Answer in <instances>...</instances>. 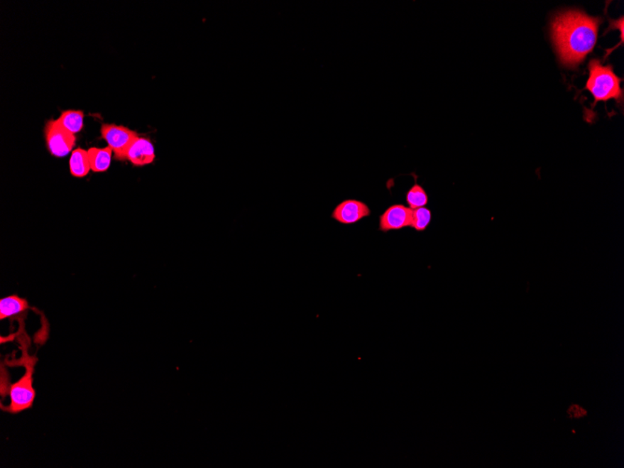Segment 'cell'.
Segmentation results:
<instances>
[{
  "instance_id": "6da1fadb",
  "label": "cell",
  "mask_w": 624,
  "mask_h": 468,
  "mask_svg": "<svg viewBox=\"0 0 624 468\" xmlns=\"http://www.w3.org/2000/svg\"><path fill=\"white\" fill-rule=\"evenodd\" d=\"M601 23V18L591 17L579 11H564L554 18L552 40L564 67H578L593 51Z\"/></svg>"
},
{
  "instance_id": "7a4b0ae2",
  "label": "cell",
  "mask_w": 624,
  "mask_h": 468,
  "mask_svg": "<svg viewBox=\"0 0 624 468\" xmlns=\"http://www.w3.org/2000/svg\"><path fill=\"white\" fill-rule=\"evenodd\" d=\"M23 357L20 363L25 366V374L18 381L14 382L8 388L7 395L10 396V405L1 404V410L10 414H19L31 410L36 398L33 376L38 358L28 354L26 345L23 344Z\"/></svg>"
},
{
  "instance_id": "3957f363",
  "label": "cell",
  "mask_w": 624,
  "mask_h": 468,
  "mask_svg": "<svg viewBox=\"0 0 624 468\" xmlns=\"http://www.w3.org/2000/svg\"><path fill=\"white\" fill-rule=\"evenodd\" d=\"M620 82L622 80L614 73L613 67L611 65L604 66L596 59H593L589 64L586 89L593 94V106L599 102H605L611 99L622 102L623 91L620 87Z\"/></svg>"
},
{
  "instance_id": "277c9868",
  "label": "cell",
  "mask_w": 624,
  "mask_h": 468,
  "mask_svg": "<svg viewBox=\"0 0 624 468\" xmlns=\"http://www.w3.org/2000/svg\"><path fill=\"white\" fill-rule=\"evenodd\" d=\"M102 135L114 153L115 158L120 161L127 160V153L130 147L136 139L140 137L137 132L126 126H116L114 124H103Z\"/></svg>"
},
{
  "instance_id": "5b68a950",
  "label": "cell",
  "mask_w": 624,
  "mask_h": 468,
  "mask_svg": "<svg viewBox=\"0 0 624 468\" xmlns=\"http://www.w3.org/2000/svg\"><path fill=\"white\" fill-rule=\"evenodd\" d=\"M44 135L49 152L55 157L69 155L75 146V135L63 129L56 120L47 121L44 127Z\"/></svg>"
},
{
  "instance_id": "8992f818",
  "label": "cell",
  "mask_w": 624,
  "mask_h": 468,
  "mask_svg": "<svg viewBox=\"0 0 624 468\" xmlns=\"http://www.w3.org/2000/svg\"><path fill=\"white\" fill-rule=\"evenodd\" d=\"M371 213L369 207L362 201L347 200L336 207L332 218L342 224H353L368 217Z\"/></svg>"
},
{
  "instance_id": "52a82bcc",
  "label": "cell",
  "mask_w": 624,
  "mask_h": 468,
  "mask_svg": "<svg viewBox=\"0 0 624 468\" xmlns=\"http://www.w3.org/2000/svg\"><path fill=\"white\" fill-rule=\"evenodd\" d=\"M411 213H412V209L410 207L402 205V204H396V205L389 207L380 216V229L383 232H389L391 230H400L410 227Z\"/></svg>"
},
{
  "instance_id": "ba28073f",
  "label": "cell",
  "mask_w": 624,
  "mask_h": 468,
  "mask_svg": "<svg viewBox=\"0 0 624 468\" xmlns=\"http://www.w3.org/2000/svg\"><path fill=\"white\" fill-rule=\"evenodd\" d=\"M155 159V150L149 138L138 137L130 147L127 160L135 167L152 164Z\"/></svg>"
},
{
  "instance_id": "9c48e42d",
  "label": "cell",
  "mask_w": 624,
  "mask_h": 468,
  "mask_svg": "<svg viewBox=\"0 0 624 468\" xmlns=\"http://www.w3.org/2000/svg\"><path fill=\"white\" fill-rule=\"evenodd\" d=\"M28 301L16 295L7 296L0 300V320L19 315L29 309Z\"/></svg>"
},
{
  "instance_id": "30bf717a",
  "label": "cell",
  "mask_w": 624,
  "mask_h": 468,
  "mask_svg": "<svg viewBox=\"0 0 624 468\" xmlns=\"http://www.w3.org/2000/svg\"><path fill=\"white\" fill-rule=\"evenodd\" d=\"M89 156L91 170L94 173H105L111 163L112 150L111 148H90L87 151Z\"/></svg>"
},
{
  "instance_id": "8fae6325",
  "label": "cell",
  "mask_w": 624,
  "mask_h": 468,
  "mask_svg": "<svg viewBox=\"0 0 624 468\" xmlns=\"http://www.w3.org/2000/svg\"><path fill=\"white\" fill-rule=\"evenodd\" d=\"M70 170L76 178H84L89 173L91 167L87 151L81 148L73 151L70 159Z\"/></svg>"
},
{
  "instance_id": "7c38bea8",
  "label": "cell",
  "mask_w": 624,
  "mask_h": 468,
  "mask_svg": "<svg viewBox=\"0 0 624 468\" xmlns=\"http://www.w3.org/2000/svg\"><path fill=\"white\" fill-rule=\"evenodd\" d=\"M84 111L69 109V111H62L60 117L56 121L63 129L75 135L76 133L82 131V129H84Z\"/></svg>"
},
{
  "instance_id": "4fadbf2b",
  "label": "cell",
  "mask_w": 624,
  "mask_h": 468,
  "mask_svg": "<svg viewBox=\"0 0 624 468\" xmlns=\"http://www.w3.org/2000/svg\"><path fill=\"white\" fill-rule=\"evenodd\" d=\"M431 220L432 212L430 209L425 208V207L412 209L410 227H412L417 232H424L427 229Z\"/></svg>"
},
{
  "instance_id": "5bb4252c",
  "label": "cell",
  "mask_w": 624,
  "mask_h": 468,
  "mask_svg": "<svg viewBox=\"0 0 624 468\" xmlns=\"http://www.w3.org/2000/svg\"><path fill=\"white\" fill-rule=\"evenodd\" d=\"M406 200L411 209L422 208L427 205L428 195L425 189L416 183L407 192Z\"/></svg>"
},
{
  "instance_id": "9a60e30c",
  "label": "cell",
  "mask_w": 624,
  "mask_h": 468,
  "mask_svg": "<svg viewBox=\"0 0 624 468\" xmlns=\"http://www.w3.org/2000/svg\"><path fill=\"white\" fill-rule=\"evenodd\" d=\"M567 416L571 420L582 419L588 415V411L581 406L572 404L566 410Z\"/></svg>"
}]
</instances>
